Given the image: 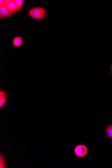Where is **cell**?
<instances>
[{
    "label": "cell",
    "mask_w": 112,
    "mask_h": 168,
    "mask_svg": "<svg viewBox=\"0 0 112 168\" xmlns=\"http://www.w3.org/2000/svg\"><path fill=\"white\" fill-rule=\"evenodd\" d=\"M4 1L7 9L12 14H15L19 11L14 0H4Z\"/></svg>",
    "instance_id": "cell-4"
},
{
    "label": "cell",
    "mask_w": 112,
    "mask_h": 168,
    "mask_svg": "<svg viewBox=\"0 0 112 168\" xmlns=\"http://www.w3.org/2000/svg\"><path fill=\"white\" fill-rule=\"evenodd\" d=\"M13 15L10 12L5 4L4 0L0 1V17L1 19L8 18Z\"/></svg>",
    "instance_id": "cell-2"
},
{
    "label": "cell",
    "mask_w": 112,
    "mask_h": 168,
    "mask_svg": "<svg viewBox=\"0 0 112 168\" xmlns=\"http://www.w3.org/2000/svg\"><path fill=\"white\" fill-rule=\"evenodd\" d=\"M24 1H25L24 0H14V1L15 2L19 10H20L22 8Z\"/></svg>",
    "instance_id": "cell-7"
},
{
    "label": "cell",
    "mask_w": 112,
    "mask_h": 168,
    "mask_svg": "<svg viewBox=\"0 0 112 168\" xmlns=\"http://www.w3.org/2000/svg\"><path fill=\"white\" fill-rule=\"evenodd\" d=\"M23 43V40L20 36H18L14 38L13 41V45L15 47H20Z\"/></svg>",
    "instance_id": "cell-6"
},
{
    "label": "cell",
    "mask_w": 112,
    "mask_h": 168,
    "mask_svg": "<svg viewBox=\"0 0 112 168\" xmlns=\"http://www.w3.org/2000/svg\"><path fill=\"white\" fill-rule=\"evenodd\" d=\"M8 94L3 89L0 90V108H1L5 105Z\"/></svg>",
    "instance_id": "cell-5"
},
{
    "label": "cell",
    "mask_w": 112,
    "mask_h": 168,
    "mask_svg": "<svg viewBox=\"0 0 112 168\" xmlns=\"http://www.w3.org/2000/svg\"><path fill=\"white\" fill-rule=\"evenodd\" d=\"M106 133L108 136L112 139V125H109L106 128Z\"/></svg>",
    "instance_id": "cell-8"
},
{
    "label": "cell",
    "mask_w": 112,
    "mask_h": 168,
    "mask_svg": "<svg viewBox=\"0 0 112 168\" xmlns=\"http://www.w3.org/2000/svg\"><path fill=\"white\" fill-rule=\"evenodd\" d=\"M46 10L42 7H35L31 9L28 12L29 16L34 19L41 20L44 18L46 16Z\"/></svg>",
    "instance_id": "cell-1"
},
{
    "label": "cell",
    "mask_w": 112,
    "mask_h": 168,
    "mask_svg": "<svg viewBox=\"0 0 112 168\" xmlns=\"http://www.w3.org/2000/svg\"><path fill=\"white\" fill-rule=\"evenodd\" d=\"M111 73L112 74V66H111Z\"/></svg>",
    "instance_id": "cell-9"
},
{
    "label": "cell",
    "mask_w": 112,
    "mask_h": 168,
    "mask_svg": "<svg viewBox=\"0 0 112 168\" xmlns=\"http://www.w3.org/2000/svg\"><path fill=\"white\" fill-rule=\"evenodd\" d=\"M87 148L86 146L80 144L75 148L74 153L78 157H83L87 154Z\"/></svg>",
    "instance_id": "cell-3"
}]
</instances>
